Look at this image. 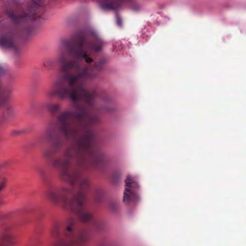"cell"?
Returning <instances> with one entry per match:
<instances>
[{
	"instance_id": "6da1fadb",
	"label": "cell",
	"mask_w": 246,
	"mask_h": 246,
	"mask_svg": "<svg viewBox=\"0 0 246 246\" xmlns=\"http://www.w3.org/2000/svg\"><path fill=\"white\" fill-rule=\"evenodd\" d=\"M0 45L4 48L12 47L13 46V42L12 41L9 39L4 37L0 38Z\"/></svg>"
},
{
	"instance_id": "7a4b0ae2",
	"label": "cell",
	"mask_w": 246,
	"mask_h": 246,
	"mask_svg": "<svg viewBox=\"0 0 246 246\" xmlns=\"http://www.w3.org/2000/svg\"><path fill=\"white\" fill-rule=\"evenodd\" d=\"M120 2L121 0H106V4L107 5L106 6L109 7V8H115L120 5Z\"/></svg>"
}]
</instances>
